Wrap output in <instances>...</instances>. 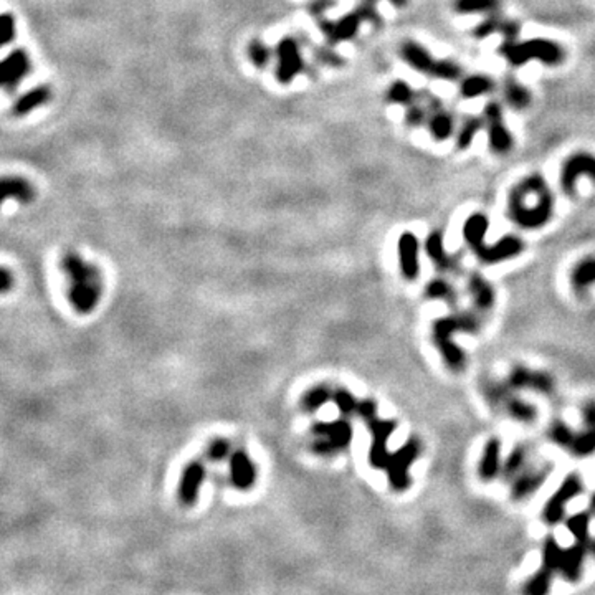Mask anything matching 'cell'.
<instances>
[{
    "label": "cell",
    "mask_w": 595,
    "mask_h": 595,
    "mask_svg": "<svg viewBox=\"0 0 595 595\" xmlns=\"http://www.w3.org/2000/svg\"><path fill=\"white\" fill-rule=\"evenodd\" d=\"M502 96H505V101L508 103L509 108L516 109V111H523V109L529 108L532 101L531 91L514 78L505 79V83H502Z\"/></svg>",
    "instance_id": "cell-30"
},
{
    "label": "cell",
    "mask_w": 595,
    "mask_h": 595,
    "mask_svg": "<svg viewBox=\"0 0 595 595\" xmlns=\"http://www.w3.org/2000/svg\"><path fill=\"white\" fill-rule=\"evenodd\" d=\"M61 270L68 278V299L72 306L81 315L91 312L103 293V276L98 268L74 251H68L61 258Z\"/></svg>",
    "instance_id": "cell-1"
},
{
    "label": "cell",
    "mask_w": 595,
    "mask_h": 595,
    "mask_svg": "<svg viewBox=\"0 0 595 595\" xmlns=\"http://www.w3.org/2000/svg\"><path fill=\"white\" fill-rule=\"evenodd\" d=\"M30 72H32V61L29 51L17 48L8 53L6 58L0 60V88L13 90Z\"/></svg>",
    "instance_id": "cell-11"
},
{
    "label": "cell",
    "mask_w": 595,
    "mask_h": 595,
    "mask_svg": "<svg viewBox=\"0 0 595 595\" xmlns=\"http://www.w3.org/2000/svg\"><path fill=\"white\" fill-rule=\"evenodd\" d=\"M589 553L592 554V555H595V539H590L589 541Z\"/></svg>",
    "instance_id": "cell-58"
},
{
    "label": "cell",
    "mask_w": 595,
    "mask_h": 595,
    "mask_svg": "<svg viewBox=\"0 0 595 595\" xmlns=\"http://www.w3.org/2000/svg\"><path fill=\"white\" fill-rule=\"evenodd\" d=\"M315 434L319 436L315 450L317 453H324V455L347 448L352 440V429L346 420L317 423L315 427Z\"/></svg>",
    "instance_id": "cell-10"
},
{
    "label": "cell",
    "mask_w": 595,
    "mask_h": 595,
    "mask_svg": "<svg viewBox=\"0 0 595 595\" xmlns=\"http://www.w3.org/2000/svg\"><path fill=\"white\" fill-rule=\"evenodd\" d=\"M425 251L434 264L442 271H455L458 268V258L448 255L445 250L442 232H431L425 240Z\"/></svg>",
    "instance_id": "cell-21"
},
{
    "label": "cell",
    "mask_w": 595,
    "mask_h": 595,
    "mask_svg": "<svg viewBox=\"0 0 595 595\" xmlns=\"http://www.w3.org/2000/svg\"><path fill=\"white\" fill-rule=\"evenodd\" d=\"M230 473L235 486L240 489L251 488L255 484V479H257V471H255L253 461H251L248 455L244 452H237L235 455L232 457Z\"/></svg>",
    "instance_id": "cell-24"
},
{
    "label": "cell",
    "mask_w": 595,
    "mask_h": 595,
    "mask_svg": "<svg viewBox=\"0 0 595 595\" xmlns=\"http://www.w3.org/2000/svg\"><path fill=\"white\" fill-rule=\"evenodd\" d=\"M569 450L577 457L592 455L595 452V427H585L584 431L576 434Z\"/></svg>",
    "instance_id": "cell-37"
},
{
    "label": "cell",
    "mask_w": 595,
    "mask_h": 595,
    "mask_svg": "<svg viewBox=\"0 0 595 595\" xmlns=\"http://www.w3.org/2000/svg\"><path fill=\"white\" fill-rule=\"evenodd\" d=\"M228 453V443L225 440H215L209 448V457L214 460H222V458Z\"/></svg>",
    "instance_id": "cell-52"
},
{
    "label": "cell",
    "mask_w": 595,
    "mask_h": 595,
    "mask_svg": "<svg viewBox=\"0 0 595 595\" xmlns=\"http://www.w3.org/2000/svg\"><path fill=\"white\" fill-rule=\"evenodd\" d=\"M589 506H590V513H595V493L592 495V498H590Z\"/></svg>",
    "instance_id": "cell-57"
},
{
    "label": "cell",
    "mask_w": 595,
    "mask_h": 595,
    "mask_svg": "<svg viewBox=\"0 0 595 595\" xmlns=\"http://www.w3.org/2000/svg\"><path fill=\"white\" fill-rule=\"evenodd\" d=\"M363 15L359 12H349L347 15L341 17L336 22L321 20L319 29L331 45H336L341 42H349L359 33L360 24H363Z\"/></svg>",
    "instance_id": "cell-14"
},
{
    "label": "cell",
    "mask_w": 595,
    "mask_h": 595,
    "mask_svg": "<svg viewBox=\"0 0 595 595\" xmlns=\"http://www.w3.org/2000/svg\"><path fill=\"white\" fill-rule=\"evenodd\" d=\"M420 442H418L417 438H410L399 452L390 455L389 461H387L386 465V470L387 475H389L392 488H394L395 491H405V489L410 486L408 468L412 466V463L417 460V457L420 455Z\"/></svg>",
    "instance_id": "cell-6"
},
{
    "label": "cell",
    "mask_w": 595,
    "mask_h": 595,
    "mask_svg": "<svg viewBox=\"0 0 595 595\" xmlns=\"http://www.w3.org/2000/svg\"><path fill=\"white\" fill-rule=\"evenodd\" d=\"M498 53L513 66H523L527 61H541L544 65L555 66L566 58L564 48L550 38H531L524 42L502 40Z\"/></svg>",
    "instance_id": "cell-3"
},
{
    "label": "cell",
    "mask_w": 595,
    "mask_h": 595,
    "mask_svg": "<svg viewBox=\"0 0 595 595\" xmlns=\"http://www.w3.org/2000/svg\"><path fill=\"white\" fill-rule=\"evenodd\" d=\"M495 90V79L488 74L475 73L460 79V96L465 100H475L486 96Z\"/></svg>",
    "instance_id": "cell-26"
},
{
    "label": "cell",
    "mask_w": 595,
    "mask_h": 595,
    "mask_svg": "<svg viewBox=\"0 0 595 595\" xmlns=\"http://www.w3.org/2000/svg\"><path fill=\"white\" fill-rule=\"evenodd\" d=\"M527 455L529 452L524 445H518V447H514L513 452L509 453L508 458H506L505 463H502L501 466L502 476H506V478L511 479L518 473H521L523 468L527 463Z\"/></svg>",
    "instance_id": "cell-36"
},
{
    "label": "cell",
    "mask_w": 595,
    "mask_h": 595,
    "mask_svg": "<svg viewBox=\"0 0 595 595\" xmlns=\"http://www.w3.org/2000/svg\"><path fill=\"white\" fill-rule=\"evenodd\" d=\"M482 328V319L476 312H458L442 319H436L434 324V342L438 347L440 354L448 367L461 370L465 367V352L453 342L455 333H478Z\"/></svg>",
    "instance_id": "cell-2"
},
{
    "label": "cell",
    "mask_w": 595,
    "mask_h": 595,
    "mask_svg": "<svg viewBox=\"0 0 595 595\" xmlns=\"http://www.w3.org/2000/svg\"><path fill=\"white\" fill-rule=\"evenodd\" d=\"M205 468L202 463L192 461L184 468L182 478L179 484V496L185 505L192 506L197 501L198 491H200V484L204 482Z\"/></svg>",
    "instance_id": "cell-20"
},
{
    "label": "cell",
    "mask_w": 595,
    "mask_h": 595,
    "mask_svg": "<svg viewBox=\"0 0 595 595\" xmlns=\"http://www.w3.org/2000/svg\"><path fill=\"white\" fill-rule=\"evenodd\" d=\"M429 108L425 103H418V100L413 101L412 104L407 106V111H405V125L410 127L422 126L429 119Z\"/></svg>",
    "instance_id": "cell-47"
},
{
    "label": "cell",
    "mask_w": 595,
    "mask_h": 595,
    "mask_svg": "<svg viewBox=\"0 0 595 595\" xmlns=\"http://www.w3.org/2000/svg\"><path fill=\"white\" fill-rule=\"evenodd\" d=\"M425 294L429 298L434 299H445V301H448L450 304H455L457 303V291L453 288L452 285L448 283V281L440 280V278H436V280H431L429 285H427Z\"/></svg>",
    "instance_id": "cell-41"
},
{
    "label": "cell",
    "mask_w": 595,
    "mask_h": 595,
    "mask_svg": "<svg viewBox=\"0 0 595 595\" xmlns=\"http://www.w3.org/2000/svg\"><path fill=\"white\" fill-rule=\"evenodd\" d=\"M562 548L557 544V541L553 536L546 537L544 544H542V567L549 569V571L557 572L559 562H561Z\"/></svg>",
    "instance_id": "cell-40"
},
{
    "label": "cell",
    "mask_w": 595,
    "mask_h": 595,
    "mask_svg": "<svg viewBox=\"0 0 595 595\" xmlns=\"http://www.w3.org/2000/svg\"><path fill=\"white\" fill-rule=\"evenodd\" d=\"M333 399H334V402L338 404V407L341 408V412L346 413V415L347 413L356 412L357 404H359V402H356L354 397H352L349 392H346V390L336 392V394L333 395Z\"/></svg>",
    "instance_id": "cell-49"
},
{
    "label": "cell",
    "mask_w": 595,
    "mask_h": 595,
    "mask_svg": "<svg viewBox=\"0 0 595 595\" xmlns=\"http://www.w3.org/2000/svg\"><path fill=\"white\" fill-rule=\"evenodd\" d=\"M587 177L595 182V156L590 152L571 154L561 169V189L566 196H574L577 180Z\"/></svg>",
    "instance_id": "cell-9"
},
{
    "label": "cell",
    "mask_w": 595,
    "mask_h": 595,
    "mask_svg": "<svg viewBox=\"0 0 595 595\" xmlns=\"http://www.w3.org/2000/svg\"><path fill=\"white\" fill-rule=\"evenodd\" d=\"M246 55H248V60L257 66V68H264V66L270 63L271 60V50L258 38L251 40L248 43Z\"/></svg>",
    "instance_id": "cell-44"
},
{
    "label": "cell",
    "mask_w": 595,
    "mask_h": 595,
    "mask_svg": "<svg viewBox=\"0 0 595 595\" xmlns=\"http://www.w3.org/2000/svg\"><path fill=\"white\" fill-rule=\"evenodd\" d=\"M367 425L372 434V445L369 452L370 465L374 468H386L390 458V453L387 452V442H389L392 431L397 429V423L394 420H379L377 417H374L367 422Z\"/></svg>",
    "instance_id": "cell-12"
},
{
    "label": "cell",
    "mask_w": 595,
    "mask_h": 595,
    "mask_svg": "<svg viewBox=\"0 0 595 595\" xmlns=\"http://www.w3.org/2000/svg\"><path fill=\"white\" fill-rule=\"evenodd\" d=\"M334 0H312L310 3V13L311 15H321V13H324L328 8H331L334 6Z\"/></svg>",
    "instance_id": "cell-55"
},
{
    "label": "cell",
    "mask_w": 595,
    "mask_h": 595,
    "mask_svg": "<svg viewBox=\"0 0 595 595\" xmlns=\"http://www.w3.org/2000/svg\"><path fill=\"white\" fill-rule=\"evenodd\" d=\"M523 248H524V244L521 238L516 235H506L500 238V240L493 245L483 244L482 246H478V248L473 250V253L482 263L496 264L500 262H505V260L518 257V255L523 251Z\"/></svg>",
    "instance_id": "cell-13"
},
{
    "label": "cell",
    "mask_w": 595,
    "mask_h": 595,
    "mask_svg": "<svg viewBox=\"0 0 595 595\" xmlns=\"http://www.w3.org/2000/svg\"><path fill=\"white\" fill-rule=\"evenodd\" d=\"M400 56H402V60L410 68L415 70L418 73L430 74L431 68H434L435 65V58L430 55V51L427 50L425 47H422L420 43L412 42V40L402 43V47H400Z\"/></svg>",
    "instance_id": "cell-22"
},
{
    "label": "cell",
    "mask_w": 595,
    "mask_h": 595,
    "mask_svg": "<svg viewBox=\"0 0 595 595\" xmlns=\"http://www.w3.org/2000/svg\"><path fill=\"white\" fill-rule=\"evenodd\" d=\"M566 526L576 541H589L590 529V513H577L566 521Z\"/></svg>",
    "instance_id": "cell-42"
},
{
    "label": "cell",
    "mask_w": 595,
    "mask_h": 595,
    "mask_svg": "<svg viewBox=\"0 0 595 595\" xmlns=\"http://www.w3.org/2000/svg\"><path fill=\"white\" fill-rule=\"evenodd\" d=\"M15 38V17L12 13H0V50Z\"/></svg>",
    "instance_id": "cell-48"
},
{
    "label": "cell",
    "mask_w": 595,
    "mask_h": 595,
    "mask_svg": "<svg viewBox=\"0 0 595 595\" xmlns=\"http://www.w3.org/2000/svg\"><path fill=\"white\" fill-rule=\"evenodd\" d=\"M553 574L554 572L549 571V569L541 567L539 571L526 582L524 592L531 595H544L546 592H549L550 584H553Z\"/></svg>",
    "instance_id": "cell-39"
},
{
    "label": "cell",
    "mask_w": 595,
    "mask_h": 595,
    "mask_svg": "<svg viewBox=\"0 0 595 595\" xmlns=\"http://www.w3.org/2000/svg\"><path fill=\"white\" fill-rule=\"evenodd\" d=\"M500 33L502 35V38L505 40H518L519 33H521V25H519V22L502 19Z\"/></svg>",
    "instance_id": "cell-50"
},
{
    "label": "cell",
    "mask_w": 595,
    "mask_h": 595,
    "mask_svg": "<svg viewBox=\"0 0 595 595\" xmlns=\"http://www.w3.org/2000/svg\"><path fill=\"white\" fill-rule=\"evenodd\" d=\"M33 185L20 175H3L0 177V207L6 200H17L20 204H32L35 200Z\"/></svg>",
    "instance_id": "cell-17"
},
{
    "label": "cell",
    "mask_w": 595,
    "mask_h": 595,
    "mask_svg": "<svg viewBox=\"0 0 595 595\" xmlns=\"http://www.w3.org/2000/svg\"><path fill=\"white\" fill-rule=\"evenodd\" d=\"M501 0H455L453 8L461 15H476V13L500 12Z\"/></svg>",
    "instance_id": "cell-33"
},
{
    "label": "cell",
    "mask_w": 595,
    "mask_h": 595,
    "mask_svg": "<svg viewBox=\"0 0 595 595\" xmlns=\"http://www.w3.org/2000/svg\"><path fill=\"white\" fill-rule=\"evenodd\" d=\"M304 60L298 42L291 37H285L276 47V81L281 85H289L303 72Z\"/></svg>",
    "instance_id": "cell-8"
},
{
    "label": "cell",
    "mask_w": 595,
    "mask_h": 595,
    "mask_svg": "<svg viewBox=\"0 0 595 595\" xmlns=\"http://www.w3.org/2000/svg\"><path fill=\"white\" fill-rule=\"evenodd\" d=\"M430 77L442 79V81H460L463 78V70L453 60H435Z\"/></svg>",
    "instance_id": "cell-38"
},
{
    "label": "cell",
    "mask_w": 595,
    "mask_h": 595,
    "mask_svg": "<svg viewBox=\"0 0 595 595\" xmlns=\"http://www.w3.org/2000/svg\"><path fill=\"white\" fill-rule=\"evenodd\" d=\"M582 491H584V482H582L580 476L576 473L567 475L557 491L549 498L544 509H542V519H544V523L549 524V526L561 523L564 516H566V505L571 500L579 496Z\"/></svg>",
    "instance_id": "cell-7"
},
{
    "label": "cell",
    "mask_w": 595,
    "mask_h": 595,
    "mask_svg": "<svg viewBox=\"0 0 595 595\" xmlns=\"http://www.w3.org/2000/svg\"><path fill=\"white\" fill-rule=\"evenodd\" d=\"M550 442H554L555 445H559V447L567 448L571 447L572 440H574L576 431L571 429V427L567 425V423H564L562 420H555L550 423L549 431H548Z\"/></svg>",
    "instance_id": "cell-43"
},
{
    "label": "cell",
    "mask_w": 595,
    "mask_h": 595,
    "mask_svg": "<svg viewBox=\"0 0 595 595\" xmlns=\"http://www.w3.org/2000/svg\"><path fill=\"white\" fill-rule=\"evenodd\" d=\"M386 98L392 104H404L405 108H407L408 104H412L413 101L418 100V93L413 90L407 81L397 79V81H394L389 86V90H387Z\"/></svg>",
    "instance_id": "cell-35"
},
{
    "label": "cell",
    "mask_w": 595,
    "mask_h": 595,
    "mask_svg": "<svg viewBox=\"0 0 595 595\" xmlns=\"http://www.w3.org/2000/svg\"><path fill=\"white\" fill-rule=\"evenodd\" d=\"M400 270L407 280H415L418 275V238L412 232H404L399 238Z\"/></svg>",
    "instance_id": "cell-18"
},
{
    "label": "cell",
    "mask_w": 595,
    "mask_h": 595,
    "mask_svg": "<svg viewBox=\"0 0 595 595\" xmlns=\"http://www.w3.org/2000/svg\"><path fill=\"white\" fill-rule=\"evenodd\" d=\"M51 96L53 93L50 86L47 85L35 86L15 101V104H13V114H15V116H25V114H30L32 111H35V109H38L40 106L47 104L48 101L51 100Z\"/></svg>",
    "instance_id": "cell-25"
},
{
    "label": "cell",
    "mask_w": 595,
    "mask_h": 595,
    "mask_svg": "<svg viewBox=\"0 0 595 595\" xmlns=\"http://www.w3.org/2000/svg\"><path fill=\"white\" fill-rule=\"evenodd\" d=\"M389 2H390L392 6H394V7H397V8H402V7L407 6L408 0H389Z\"/></svg>",
    "instance_id": "cell-56"
},
{
    "label": "cell",
    "mask_w": 595,
    "mask_h": 595,
    "mask_svg": "<svg viewBox=\"0 0 595 595\" xmlns=\"http://www.w3.org/2000/svg\"><path fill=\"white\" fill-rule=\"evenodd\" d=\"M331 399H333V395H331V392L326 389V387H315V389L308 390L306 394H304L303 407L304 410H308V412H315V410L323 407Z\"/></svg>",
    "instance_id": "cell-46"
},
{
    "label": "cell",
    "mask_w": 595,
    "mask_h": 595,
    "mask_svg": "<svg viewBox=\"0 0 595 595\" xmlns=\"http://www.w3.org/2000/svg\"><path fill=\"white\" fill-rule=\"evenodd\" d=\"M427 125H429L430 136L438 143L447 141L455 132V118L452 113L445 111L443 106L429 114Z\"/></svg>",
    "instance_id": "cell-28"
},
{
    "label": "cell",
    "mask_w": 595,
    "mask_h": 595,
    "mask_svg": "<svg viewBox=\"0 0 595 595\" xmlns=\"http://www.w3.org/2000/svg\"><path fill=\"white\" fill-rule=\"evenodd\" d=\"M13 288V275L7 268L0 267V294H6Z\"/></svg>",
    "instance_id": "cell-54"
},
{
    "label": "cell",
    "mask_w": 595,
    "mask_h": 595,
    "mask_svg": "<svg viewBox=\"0 0 595 595\" xmlns=\"http://www.w3.org/2000/svg\"><path fill=\"white\" fill-rule=\"evenodd\" d=\"M549 466L548 468H539V470H526L523 473H518L513 478V486H511V496L513 500H526L527 496L534 495L542 484L546 483L549 476Z\"/></svg>",
    "instance_id": "cell-19"
},
{
    "label": "cell",
    "mask_w": 595,
    "mask_h": 595,
    "mask_svg": "<svg viewBox=\"0 0 595 595\" xmlns=\"http://www.w3.org/2000/svg\"><path fill=\"white\" fill-rule=\"evenodd\" d=\"M508 214L518 227L526 228V230H534V228L544 227L554 214V196L550 189H544L534 202H529V198L518 191H511L508 200Z\"/></svg>",
    "instance_id": "cell-4"
},
{
    "label": "cell",
    "mask_w": 595,
    "mask_h": 595,
    "mask_svg": "<svg viewBox=\"0 0 595 595\" xmlns=\"http://www.w3.org/2000/svg\"><path fill=\"white\" fill-rule=\"evenodd\" d=\"M478 473L484 482H491L501 473V442L498 438H489L484 445Z\"/></svg>",
    "instance_id": "cell-23"
},
{
    "label": "cell",
    "mask_w": 595,
    "mask_h": 595,
    "mask_svg": "<svg viewBox=\"0 0 595 595\" xmlns=\"http://www.w3.org/2000/svg\"><path fill=\"white\" fill-rule=\"evenodd\" d=\"M508 386L513 390H534L541 394H550L554 390V381L549 374L536 372L526 367H514L511 370Z\"/></svg>",
    "instance_id": "cell-15"
},
{
    "label": "cell",
    "mask_w": 595,
    "mask_h": 595,
    "mask_svg": "<svg viewBox=\"0 0 595 595\" xmlns=\"http://www.w3.org/2000/svg\"><path fill=\"white\" fill-rule=\"evenodd\" d=\"M484 126L488 131V144L495 154H508L514 148V139L505 122L502 106L498 101H488L483 109Z\"/></svg>",
    "instance_id": "cell-5"
},
{
    "label": "cell",
    "mask_w": 595,
    "mask_h": 595,
    "mask_svg": "<svg viewBox=\"0 0 595 595\" xmlns=\"http://www.w3.org/2000/svg\"><path fill=\"white\" fill-rule=\"evenodd\" d=\"M501 22H502V17L500 15V12L488 13V15L484 17V19L482 22H479L478 25L475 26L473 32H471V33H473L475 38L484 40V38H488L489 35L500 32Z\"/></svg>",
    "instance_id": "cell-45"
},
{
    "label": "cell",
    "mask_w": 595,
    "mask_h": 595,
    "mask_svg": "<svg viewBox=\"0 0 595 595\" xmlns=\"http://www.w3.org/2000/svg\"><path fill=\"white\" fill-rule=\"evenodd\" d=\"M505 408L506 412L509 413L511 417L514 418V420L523 422V423H531L532 420H536L537 417V408L532 404L526 402V400L519 399V397H516L513 394H509L505 399Z\"/></svg>",
    "instance_id": "cell-31"
},
{
    "label": "cell",
    "mask_w": 595,
    "mask_h": 595,
    "mask_svg": "<svg viewBox=\"0 0 595 595\" xmlns=\"http://www.w3.org/2000/svg\"><path fill=\"white\" fill-rule=\"evenodd\" d=\"M483 126H484L483 118L466 116L463 119L461 126L458 127V132H457V148L460 149V151H466V149L473 144V139L476 138V134H478Z\"/></svg>",
    "instance_id": "cell-32"
},
{
    "label": "cell",
    "mask_w": 595,
    "mask_h": 595,
    "mask_svg": "<svg viewBox=\"0 0 595 595\" xmlns=\"http://www.w3.org/2000/svg\"><path fill=\"white\" fill-rule=\"evenodd\" d=\"M468 289L478 311H489L495 303V291L479 273H473L468 280Z\"/></svg>",
    "instance_id": "cell-27"
},
{
    "label": "cell",
    "mask_w": 595,
    "mask_h": 595,
    "mask_svg": "<svg viewBox=\"0 0 595 595\" xmlns=\"http://www.w3.org/2000/svg\"><path fill=\"white\" fill-rule=\"evenodd\" d=\"M580 415L585 427H595V400H589L584 404Z\"/></svg>",
    "instance_id": "cell-53"
},
{
    "label": "cell",
    "mask_w": 595,
    "mask_h": 595,
    "mask_svg": "<svg viewBox=\"0 0 595 595\" xmlns=\"http://www.w3.org/2000/svg\"><path fill=\"white\" fill-rule=\"evenodd\" d=\"M589 541H576L571 548L562 550L557 572H561L566 580L577 582L580 579L585 555L589 553Z\"/></svg>",
    "instance_id": "cell-16"
},
{
    "label": "cell",
    "mask_w": 595,
    "mask_h": 595,
    "mask_svg": "<svg viewBox=\"0 0 595 595\" xmlns=\"http://www.w3.org/2000/svg\"><path fill=\"white\" fill-rule=\"evenodd\" d=\"M572 286L576 289H585L595 283V257L584 258L576 264L571 273Z\"/></svg>",
    "instance_id": "cell-34"
},
{
    "label": "cell",
    "mask_w": 595,
    "mask_h": 595,
    "mask_svg": "<svg viewBox=\"0 0 595 595\" xmlns=\"http://www.w3.org/2000/svg\"><path fill=\"white\" fill-rule=\"evenodd\" d=\"M489 228V220L484 214H473L466 219L463 225V238L468 244L471 250H476L478 246L484 244V237H486Z\"/></svg>",
    "instance_id": "cell-29"
},
{
    "label": "cell",
    "mask_w": 595,
    "mask_h": 595,
    "mask_svg": "<svg viewBox=\"0 0 595 595\" xmlns=\"http://www.w3.org/2000/svg\"><path fill=\"white\" fill-rule=\"evenodd\" d=\"M357 413L364 418L365 422H369L370 418L376 417V404L372 400H363V402L357 404Z\"/></svg>",
    "instance_id": "cell-51"
}]
</instances>
